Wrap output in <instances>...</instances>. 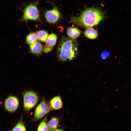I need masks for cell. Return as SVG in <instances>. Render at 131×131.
Masks as SVG:
<instances>
[{
	"label": "cell",
	"instance_id": "6da1fadb",
	"mask_svg": "<svg viewBox=\"0 0 131 131\" xmlns=\"http://www.w3.org/2000/svg\"><path fill=\"white\" fill-rule=\"evenodd\" d=\"M106 16L105 13L99 9L91 8L84 10L79 16L72 17L69 22L88 28L98 25Z\"/></svg>",
	"mask_w": 131,
	"mask_h": 131
},
{
	"label": "cell",
	"instance_id": "7a4b0ae2",
	"mask_svg": "<svg viewBox=\"0 0 131 131\" xmlns=\"http://www.w3.org/2000/svg\"><path fill=\"white\" fill-rule=\"evenodd\" d=\"M78 44L74 39L64 37L61 40L57 49L59 59L62 61H68L76 57Z\"/></svg>",
	"mask_w": 131,
	"mask_h": 131
},
{
	"label": "cell",
	"instance_id": "3957f363",
	"mask_svg": "<svg viewBox=\"0 0 131 131\" xmlns=\"http://www.w3.org/2000/svg\"><path fill=\"white\" fill-rule=\"evenodd\" d=\"M28 20H40L39 12L35 4H30L25 8L23 10V16L20 21L26 22Z\"/></svg>",
	"mask_w": 131,
	"mask_h": 131
},
{
	"label": "cell",
	"instance_id": "277c9868",
	"mask_svg": "<svg viewBox=\"0 0 131 131\" xmlns=\"http://www.w3.org/2000/svg\"><path fill=\"white\" fill-rule=\"evenodd\" d=\"M38 97L36 93L32 91H28L23 95V104L24 109L29 110L33 107L37 103Z\"/></svg>",
	"mask_w": 131,
	"mask_h": 131
},
{
	"label": "cell",
	"instance_id": "5b68a950",
	"mask_svg": "<svg viewBox=\"0 0 131 131\" xmlns=\"http://www.w3.org/2000/svg\"><path fill=\"white\" fill-rule=\"evenodd\" d=\"M50 111L48 105L44 100L42 101L36 107L34 113V117L39 119L45 115Z\"/></svg>",
	"mask_w": 131,
	"mask_h": 131
},
{
	"label": "cell",
	"instance_id": "8992f818",
	"mask_svg": "<svg viewBox=\"0 0 131 131\" xmlns=\"http://www.w3.org/2000/svg\"><path fill=\"white\" fill-rule=\"evenodd\" d=\"M19 104V102L18 99L15 97L11 96L6 99L5 102V106L8 111L13 112L17 109Z\"/></svg>",
	"mask_w": 131,
	"mask_h": 131
},
{
	"label": "cell",
	"instance_id": "52a82bcc",
	"mask_svg": "<svg viewBox=\"0 0 131 131\" xmlns=\"http://www.w3.org/2000/svg\"><path fill=\"white\" fill-rule=\"evenodd\" d=\"M60 14L56 7L53 9L48 10L45 14V17L49 22L54 23L56 22L60 17Z\"/></svg>",
	"mask_w": 131,
	"mask_h": 131
},
{
	"label": "cell",
	"instance_id": "ba28073f",
	"mask_svg": "<svg viewBox=\"0 0 131 131\" xmlns=\"http://www.w3.org/2000/svg\"><path fill=\"white\" fill-rule=\"evenodd\" d=\"M29 48L31 52L35 55L40 54L42 52L43 46L42 44L39 41L29 45Z\"/></svg>",
	"mask_w": 131,
	"mask_h": 131
},
{
	"label": "cell",
	"instance_id": "9c48e42d",
	"mask_svg": "<svg viewBox=\"0 0 131 131\" xmlns=\"http://www.w3.org/2000/svg\"><path fill=\"white\" fill-rule=\"evenodd\" d=\"M50 104L52 108L55 110L61 109L63 106V104L60 97L59 96L53 98L50 101Z\"/></svg>",
	"mask_w": 131,
	"mask_h": 131
},
{
	"label": "cell",
	"instance_id": "30bf717a",
	"mask_svg": "<svg viewBox=\"0 0 131 131\" xmlns=\"http://www.w3.org/2000/svg\"><path fill=\"white\" fill-rule=\"evenodd\" d=\"M66 33L70 38L74 39L79 37L81 33V32L78 29L71 27L67 28Z\"/></svg>",
	"mask_w": 131,
	"mask_h": 131
},
{
	"label": "cell",
	"instance_id": "8fae6325",
	"mask_svg": "<svg viewBox=\"0 0 131 131\" xmlns=\"http://www.w3.org/2000/svg\"><path fill=\"white\" fill-rule=\"evenodd\" d=\"M84 34L87 38L92 40L96 39L98 36L97 30L91 27L87 29L84 31Z\"/></svg>",
	"mask_w": 131,
	"mask_h": 131
},
{
	"label": "cell",
	"instance_id": "7c38bea8",
	"mask_svg": "<svg viewBox=\"0 0 131 131\" xmlns=\"http://www.w3.org/2000/svg\"><path fill=\"white\" fill-rule=\"evenodd\" d=\"M57 38V36L55 34H51L48 35L45 42V45L49 47L53 48L56 44Z\"/></svg>",
	"mask_w": 131,
	"mask_h": 131
},
{
	"label": "cell",
	"instance_id": "4fadbf2b",
	"mask_svg": "<svg viewBox=\"0 0 131 131\" xmlns=\"http://www.w3.org/2000/svg\"><path fill=\"white\" fill-rule=\"evenodd\" d=\"M37 39L39 41L45 42L48 36V32L43 30H41L36 31L35 33Z\"/></svg>",
	"mask_w": 131,
	"mask_h": 131
},
{
	"label": "cell",
	"instance_id": "5bb4252c",
	"mask_svg": "<svg viewBox=\"0 0 131 131\" xmlns=\"http://www.w3.org/2000/svg\"><path fill=\"white\" fill-rule=\"evenodd\" d=\"M59 119L58 118H52L48 123L49 131H54L57 130L58 124Z\"/></svg>",
	"mask_w": 131,
	"mask_h": 131
},
{
	"label": "cell",
	"instance_id": "9a60e30c",
	"mask_svg": "<svg viewBox=\"0 0 131 131\" xmlns=\"http://www.w3.org/2000/svg\"><path fill=\"white\" fill-rule=\"evenodd\" d=\"M37 40L36 33H31L27 36L25 41L27 44L30 45L37 41Z\"/></svg>",
	"mask_w": 131,
	"mask_h": 131
},
{
	"label": "cell",
	"instance_id": "2e32d148",
	"mask_svg": "<svg viewBox=\"0 0 131 131\" xmlns=\"http://www.w3.org/2000/svg\"><path fill=\"white\" fill-rule=\"evenodd\" d=\"M47 116H46L39 125L37 131H48L49 130L47 123Z\"/></svg>",
	"mask_w": 131,
	"mask_h": 131
},
{
	"label": "cell",
	"instance_id": "e0dca14e",
	"mask_svg": "<svg viewBox=\"0 0 131 131\" xmlns=\"http://www.w3.org/2000/svg\"><path fill=\"white\" fill-rule=\"evenodd\" d=\"M26 130L25 126L22 123L19 122L13 128L12 131H22Z\"/></svg>",
	"mask_w": 131,
	"mask_h": 131
},
{
	"label": "cell",
	"instance_id": "ac0fdd59",
	"mask_svg": "<svg viewBox=\"0 0 131 131\" xmlns=\"http://www.w3.org/2000/svg\"><path fill=\"white\" fill-rule=\"evenodd\" d=\"M110 53L107 51H104L101 54V57L103 59H105L108 57L110 55Z\"/></svg>",
	"mask_w": 131,
	"mask_h": 131
},
{
	"label": "cell",
	"instance_id": "d6986e66",
	"mask_svg": "<svg viewBox=\"0 0 131 131\" xmlns=\"http://www.w3.org/2000/svg\"><path fill=\"white\" fill-rule=\"evenodd\" d=\"M53 49V48L48 47L45 45L43 47L42 51L45 53H47L51 51Z\"/></svg>",
	"mask_w": 131,
	"mask_h": 131
},
{
	"label": "cell",
	"instance_id": "ffe728a7",
	"mask_svg": "<svg viewBox=\"0 0 131 131\" xmlns=\"http://www.w3.org/2000/svg\"><path fill=\"white\" fill-rule=\"evenodd\" d=\"M63 130H56V131H63Z\"/></svg>",
	"mask_w": 131,
	"mask_h": 131
}]
</instances>
